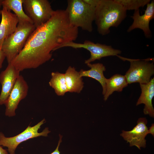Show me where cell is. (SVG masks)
Returning a JSON list of instances; mask_svg holds the SVG:
<instances>
[{"label":"cell","mask_w":154,"mask_h":154,"mask_svg":"<svg viewBox=\"0 0 154 154\" xmlns=\"http://www.w3.org/2000/svg\"><path fill=\"white\" fill-rule=\"evenodd\" d=\"M78 34V28L70 24L65 10H54L49 20L32 33L10 63L20 72L37 68L51 59L52 52L65 43L74 42Z\"/></svg>","instance_id":"1"},{"label":"cell","mask_w":154,"mask_h":154,"mask_svg":"<svg viewBox=\"0 0 154 154\" xmlns=\"http://www.w3.org/2000/svg\"><path fill=\"white\" fill-rule=\"evenodd\" d=\"M127 11L116 0H99L94 21L98 33L105 35L112 27H117L126 18Z\"/></svg>","instance_id":"2"},{"label":"cell","mask_w":154,"mask_h":154,"mask_svg":"<svg viewBox=\"0 0 154 154\" xmlns=\"http://www.w3.org/2000/svg\"><path fill=\"white\" fill-rule=\"evenodd\" d=\"M65 10L72 25L89 32L92 31L95 7L91 6L84 0H68Z\"/></svg>","instance_id":"3"},{"label":"cell","mask_w":154,"mask_h":154,"mask_svg":"<svg viewBox=\"0 0 154 154\" xmlns=\"http://www.w3.org/2000/svg\"><path fill=\"white\" fill-rule=\"evenodd\" d=\"M35 29L32 23L19 21L16 31L4 40L1 49L8 64L21 52L29 36Z\"/></svg>","instance_id":"4"},{"label":"cell","mask_w":154,"mask_h":154,"mask_svg":"<svg viewBox=\"0 0 154 154\" xmlns=\"http://www.w3.org/2000/svg\"><path fill=\"white\" fill-rule=\"evenodd\" d=\"M153 58L144 60L132 59L124 58L123 60L130 62V67L125 75L128 84L138 82L146 84L151 80L154 74Z\"/></svg>","instance_id":"5"},{"label":"cell","mask_w":154,"mask_h":154,"mask_svg":"<svg viewBox=\"0 0 154 154\" xmlns=\"http://www.w3.org/2000/svg\"><path fill=\"white\" fill-rule=\"evenodd\" d=\"M23 5L36 28L48 21L54 11L47 0H23Z\"/></svg>","instance_id":"6"},{"label":"cell","mask_w":154,"mask_h":154,"mask_svg":"<svg viewBox=\"0 0 154 154\" xmlns=\"http://www.w3.org/2000/svg\"><path fill=\"white\" fill-rule=\"evenodd\" d=\"M64 47H70L75 49L83 48L89 51L90 56L88 59L85 60L84 63L86 64L107 56H116L119 58L120 56L118 54L121 52L120 50L114 49L111 46L98 43H95L87 40L84 41L83 43L74 42H67L60 46L59 49Z\"/></svg>","instance_id":"7"},{"label":"cell","mask_w":154,"mask_h":154,"mask_svg":"<svg viewBox=\"0 0 154 154\" xmlns=\"http://www.w3.org/2000/svg\"><path fill=\"white\" fill-rule=\"evenodd\" d=\"M45 121V119H44L33 126L29 125L21 133L13 137H5L2 132H0V145L7 147L10 154H15V150L21 143L38 136H48V134L50 131L47 127L45 128L40 133H39L38 131Z\"/></svg>","instance_id":"8"},{"label":"cell","mask_w":154,"mask_h":154,"mask_svg":"<svg viewBox=\"0 0 154 154\" xmlns=\"http://www.w3.org/2000/svg\"><path fill=\"white\" fill-rule=\"evenodd\" d=\"M29 90L28 84L23 77L20 75L8 98L6 103L5 115L9 117L15 115V110L20 102L27 96Z\"/></svg>","instance_id":"9"},{"label":"cell","mask_w":154,"mask_h":154,"mask_svg":"<svg viewBox=\"0 0 154 154\" xmlns=\"http://www.w3.org/2000/svg\"><path fill=\"white\" fill-rule=\"evenodd\" d=\"M147 120L145 117L139 118L137 124L131 130L122 131L120 136L129 143L130 147L135 146L139 149L146 147L145 137L148 134Z\"/></svg>","instance_id":"10"},{"label":"cell","mask_w":154,"mask_h":154,"mask_svg":"<svg viewBox=\"0 0 154 154\" xmlns=\"http://www.w3.org/2000/svg\"><path fill=\"white\" fill-rule=\"evenodd\" d=\"M131 17L133 22L128 29L127 32L139 29L143 31L146 38H150L151 33L149 24L150 21L154 18V1H152L147 5L146 9L143 15H140L139 10L137 9L134 11Z\"/></svg>","instance_id":"11"},{"label":"cell","mask_w":154,"mask_h":154,"mask_svg":"<svg viewBox=\"0 0 154 154\" xmlns=\"http://www.w3.org/2000/svg\"><path fill=\"white\" fill-rule=\"evenodd\" d=\"M20 72L11 63L0 73V83L1 90L0 94V105L5 104Z\"/></svg>","instance_id":"12"},{"label":"cell","mask_w":154,"mask_h":154,"mask_svg":"<svg viewBox=\"0 0 154 154\" xmlns=\"http://www.w3.org/2000/svg\"><path fill=\"white\" fill-rule=\"evenodd\" d=\"M1 20L0 23V48L4 40L16 30L19 20L17 16L5 7L3 6L1 11Z\"/></svg>","instance_id":"13"},{"label":"cell","mask_w":154,"mask_h":154,"mask_svg":"<svg viewBox=\"0 0 154 154\" xmlns=\"http://www.w3.org/2000/svg\"><path fill=\"white\" fill-rule=\"evenodd\" d=\"M141 93L137 102L136 105L141 104L145 105L143 112L144 114L154 117V109L152 100L154 96V78L151 79L146 84H140Z\"/></svg>","instance_id":"14"},{"label":"cell","mask_w":154,"mask_h":154,"mask_svg":"<svg viewBox=\"0 0 154 154\" xmlns=\"http://www.w3.org/2000/svg\"><path fill=\"white\" fill-rule=\"evenodd\" d=\"M86 64L90 69L87 70L81 69L79 71L80 76L82 77H90L98 81L102 86V93L104 95L106 91V78L104 74V72L106 70L105 66L102 63H100L94 64L90 63Z\"/></svg>","instance_id":"15"},{"label":"cell","mask_w":154,"mask_h":154,"mask_svg":"<svg viewBox=\"0 0 154 154\" xmlns=\"http://www.w3.org/2000/svg\"><path fill=\"white\" fill-rule=\"evenodd\" d=\"M64 74L68 92L80 93L84 88V83L79 72L74 67L69 66Z\"/></svg>","instance_id":"16"},{"label":"cell","mask_w":154,"mask_h":154,"mask_svg":"<svg viewBox=\"0 0 154 154\" xmlns=\"http://www.w3.org/2000/svg\"><path fill=\"white\" fill-rule=\"evenodd\" d=\"M128 83L125 75L116 74L110 78L106 79V91L104 100H107L114 92H121L128 85Z\"/></svg>","instance_id":"17"},{"label":"cell","mask_w":154,"mask_h":154,"mask_svg":"<svg viewBox=\"0 0 154 154\" xmlns=\"http://www.w3.org/2000/svg\"><path fill=\"white\" fill-rule=\"evenodd\" d=\"M2 4V6L5 7L8 9L13 11L19 22H29L33 24L24 11L23 0H3Z\"/></svg>","instance_id":"18"},{"label":"cell","mask_w":154,"mask_h":154,"mask_svg":"<svg viewBox=\"0 0 154 154\" xmlns=\"http://www.w3.org/2000/svg\"><path fill=\"white\" fill-rule=\"evenodd\" d=\"M51 78L49 82L50 86L58 96H63L68 92L64 73L58 72H51Z\"/></svg>","instance_id":"19"},{"label":"cell","mask_w":154,"mask_h":154,"mask_svg":"<svg viewBox=\"0 0 154 154\" xmlns=\"http://www.w3.org/2000/svg\"><path fill=\"white\" fill-rule=\"evenodd\" d=\"M124 9L127 10L139 9L150 2V0H116Z\"/></svg>","instance_id":"20"},{"label":"cell","mask_w":154,"mask_h":154,"mask_svg":"<svg viewBox=\"0 0 154 154\" xmlns=\"http://www.w3.org/2000/svg\"><path fill=\"white\" fill-rule=\"evenodd\" d=\"M84 1L91 6L96 7L99 0H84Z\"/></svg>","instance_id":"21"},{"label":"cell","mask_w":154,"mask_h":154,"mask_svg":"<svg viewBox=\"0 0 154 154\" xmlns=\"http://www.w3.org/2000/svg\"><path fill=\"white\" fill-rule=\"evenodd\" d=\"M6 58L5 55L1 49L0 48V69L2 68V64Z\"/></svg>","instance_id":"22"},{"label":"cell","mask_w":154,"mask_h":154,"mask_svg":"<svg viewBox=\"0 0 154 154\" xmlns=\"http://www.w3.org/2000/svg\"><path fill=\"white\" fill-rule=\"evenodd\" d=\"M60 139L59 140L57 147L50 154H60V152L59 150V148L60 143L62 142V136L59 135Z\"/></svg>","instance_id":"23"},{"label":"cell","mask_w":154,"mask_h":154,"mask_svg":"<svg viewBox=\"0 0 154 154\" xmlns=\"http://www.w3.org/2000/svg\"><path fill=\"white\" fill-rule=\"evenodd\" d=\"M151 134L153 137H154V124H152L151 126L148 129V134Z\"/></svg>","instance_id":"24"},{"label":"cell","mask_w":154,"mask_h":154,"mask_svg":"<svg viewBox=\"0 0 154 154\" xmlns=\"http://www.w3.org/2000/svg\"><path fill=\"white\" fill-rule=\"evenodd\" d=\"M0 154H8L7 150L3 149L1 145H0Z\"/></svg>","instance_id":"25"},{"label":"cell","mask_w":154,"mask_h":154,"mask_svg":"<svg viewBox=\"0 0 154 154\" xmlns=\"http://www.w3.org/2000/svg\"><path fill=\"white\" fill-rule=\"evenodd\" d=\"M2 5V4H0V15L1 14V6Z\"/></svg>","instance_id":"26"},{"label":"cell","mask_w":154,"mask_h":154,"mask_svg":"<svg viewBox=\"0 0 154 154\" xmlns=\"http://www.w3.org/2000/svg\"><path fill=\"white\" fill-rule=\"evenodd\" d=\"M2 1H3V0H0V5L2 4Z\"/></svg>","instance_id":"27"}]
</instances>
